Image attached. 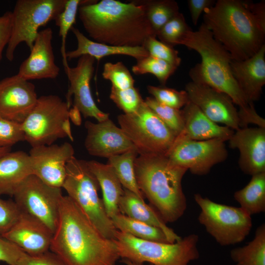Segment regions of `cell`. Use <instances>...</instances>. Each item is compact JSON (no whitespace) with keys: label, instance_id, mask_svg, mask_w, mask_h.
Listing matches in <instances>:
<instances>
[{"label":"cell","instance_id":"74e56055","mask_svg":"<svg viewBox=\"0 0 265 265\" xmlns=\"http://www.w3.org/2000/svg\"><path fill=\"white\" fill-rule=\"evenodd\" d=\"M102 76L104 79L109 80L112 86L117 89L124 90L134 86L135 80L122 62L105 63Z\"/></svg>","mask_w":265,"mask_h":265},{"label":"cell","instance_id":"7c38bea8","mask_svg":"<svg viewBox=\"0 0 265 265\" xmlns=\"http://www.w3.org/2000/svg\"><path fill=\"white\" fill-rule=\"evenodd\" d=\"M61 188L50 186L32 174L21 183L13 196L22 212L40 221L54 234L63 196Z\"/></svg>","mask_w":265,"mask_h":265},{"label":"cell","instance_id":"e575fe53","mask_svg":"<svg viewBox=\"0 0 265 265\" xmlns=\"http://www.w3.org/2000/svg\"><path fill=\"white\" fill-rule=\"evenodd\" d=\"M144 102L177 137L182 133L184 128V120L182 109H175L162 104L153 97H146Z\"/></svg>","mask_w":265,"mask_h":265},{"label":"cell","instance_id":"cb8c5ba5","mask_svg":"<svg viewBox=\"0 0 265 265\" xmlns=\"http://www.w3.org/2000/svg\"><path fill=\"white\" fill-rule=\"evenodd\" d=\"M71 30L76 38L77 47L74 50L66 52L67 60L88 55L99 60L107 56L120 54L130 56L137 60L149 55L148 52L143 46L120 47L105 44L89 39L78 28L74 26Z\"/></svg>","mask_w":265,"mask_h":265},{"label":"cell","instance_id":"3957f363","mask_svg":"<svg viewBox=\"0 0 265 265\" xmlns=\"http://www.w3.org/2000/svg\"><path fill=\"white\" fill-rule=\"evenodd\" d=\"M203 20L233 60L251 57L265 44V24L252 13L245 1L218 0L205 10Z\"/></svg>","mask_w":265,"mask_h":265},{"label":"cell","instance_id":"d6a6232c","mask_svg":"<svg viewBox=\"0 0 265 265\" xmlns=\"http://www.w3.org/2000/svg\"><path fill=\"white\" fill-rule=\"evenodd\" d=\"M96 0H67L65 7L56 17L55 24L59 28V35L61 39V53L63 66L68 65L66 58V41L68 33L75 23L76 16L80 6L91 3Z\"/></svg>","mask_w":265,"mask_h":265},{"label":"cell","instance_id":"681fc988","mask_svg":"<svg viewBox=\"0 0 265 265\" xmlns=\"http://www.w3.org/2000/svg\"><path fill=\"white\" fill-rule=\"evenodd\" d=\"M11 148L0 147V157L11 151Z\"/></svg>","mask_w":265,"mask_h":265},{"label":"cell","instance_id":"6da1fadb","mask_svg":"<svg viewBox=\"0 0 265 265\" xmlns=\"http://www.w3.org/2000/svg\"><path fill=\"white\" fill-rule=\"evenodd\" d=\"M50 250L65 265H115L120 259L113 240L104 237L68 195L61 199Z\"/></svg>","mask_w":265,"mask_h":265},{"label":"cell","instance_id":"f546056e","mask_svg":"<svg viewBox=\"0 0 265 265\" xmlns=\"http://www.w3.org/2000/svg\"><path fill=\"white\" fill-rule=\"evenodd\" d=\"M115 228L139 239L170 242L160 229L132 219L120 212L111 218Z\"/></svg>","mask_w":265,"mask_h":265},{"label":"cell","instance_id":"ba28073f","mask_svg":"<svg viewBox=\"0 0 265 265\" xmlns=\"http://www.w3.org/2000/svg\"><path fill=\"white\" fill-rule=\"evenodd\" d=\"M70 108L57 95L39 97L35 107L21 124L25 140L31 147L50 145L66 137L73 141Z\"/></svg>","mask_w":265,"mask_h":265},{"label":"cell","instance_id":"ab89813d","mask_svg":"<svg viewBox=\"0 0 265 265\" xmlns=\"http://www.w3.org/2000/svg\"><path fill=\"white\" fill-rule=\"evenodd\" d=\"M143 47L147 50L149 55L154 57L166 61L178 67L181 63V58L178 51L173 47L158 40L156 36L148 37Z\"/></svg>","mask_w":265,"mask_h":265},{"label":"cell","instance_id":"4fadbf2b","mask_svg":"<svg viewBox=\"0 0 265 265\" xmlns=\"http://www.w3.org/2000/svg\"><path fill=\"white\" fill-rule=\"evenodd\" d=\"M225 142L221 139L197 141L177 137L166 156L172 163L194 175H206L213 166L227 159Z\"/></svg>","mask_w":265,"mask_h":265},{"label":"cell","instance_id":"603a6c76","mask_svg":"<svg viewBox=\"0 0 265 265\" xmlns=\"http://www.w3.org/2000/svg\"><path fill=\"white\" fill-rule=\"evenodd\" d=\"M184 128L178 136L192 140L202 141L212 139L229 140L234 130L217 124L208 117L190 101L182 109Z\"/></svg>","mask_w":265,"mask_h":265},{"label":"cell","instance_id":"f1b7e54d","mask_svg":"<svg viewBox=\"0 0 265 265\" xmlns=\"http://www.w3.org/2000/svg\"><path fill=\"white\" fill-rule=\"evenodd\" d=\"M230 256L235 265H265V224L257 227L247 244L232 249Z\"/></svg>","mask_w":265,"mask_h":265},{"label":"cell","instance_id":"d590c367","mask_svg":"<svg viewBox=\"0 0 265 265\" xmlns=\"http://www.w3.org/2000/svg\"><path fill=\"white\" fill-rule=\"evenodd\" d=\"M190 30L184 15L179 12L160 28L157 34V37L160 41L173 47L180 45Z\"/></svg>","mask_w":265,"mask_h":265},{"label":"cell","instance_id":"484cf974","mask_svg":"<svg viewBox=\"0 0 265 265\" xmlns=\"http://www.w3.org/2000/svg\"><path fill=\"white\" fill-rule=\"evenodd\" d=\"M32 174L29 156L23 151L0 157V195L13 196L21 183Z\"/></svg>","mask_w":265,"mask_h":265},{"label":"cell","instance_id":"7a4b0ae2","mask_svg":"<svg viewBox=\"0 0 265 265\" xmlns=\"http://www.w3.org/2000/svg\"><path fill=\"white\" fill-rule=\"evenodd\" d=\"M79 19L94 41L115 46H143L156 36L141 1L102 0L80 6Z\"/></svg>","mask_w":265,"mask_h":265},{"label":"cell","instance_id":"4dcf8cb0","mask_svg":"<svg viewBox=\"0 0 265 265\" xmlns=\"http://www.w3.org/2000/svg\"><path fill=\"white\" fill-rule=\"evenodd\" d=\"M138 154L136 151H130L108 158L107 164L113 169L124 188L135 193L144 199L135 179L134 162Z\"/></svg>","mask_w":265,"mask_h":265},{"label":"cell","instance_id":"f35d334b","mask_svg":"<svg viewBox=\"0 0 265 265\" xmlns=\"http://www.w3.org/2000/svg\"><path fill=\"white\" fill-rule=\"evenodd\" d=\"M109 98L124 114L135 112L144 102L138 90L134 86L124 90L111 86Z\"/></svg>","mask_w":265,"mask_h":265},{"label":"cell","instance_id":"277c9868","mask_svg":"<svg viewBox=\"0 0 265 265\" xmlns=\"http://www.w3.org/2000/svg\"><path fill=\"white\" fill-rule=\"evenodd\" d=\"M134 168L140 190L163 220L166 223L179 219L187 207L182 182L187 170L159 155H139Z\"/></svg>","mask_w":265,"mask_h":265},{"label":"cell","instance_id":"d6986e66","mask_svg":"<svg viewBox=\"0 0 265 265\" xmlns=\"http://www.w3.org/2000/svg\"><path fill=\"white\" fill-rule=\"evenodd\" d=\"M232 149L239 153L241 171L251 176L265 172V128L245 127L234 131L228 140Z\"/></svg>","mask_w":265,"mask_h":265},{"label":"cell","instance_id":"8fae6325","mask_svg":"<svg viewBox=\"0 0 265 265\" xmlns=\"http://www.w3.org/2000/svg\"><path fill=\"white\" fill-rule=\"evenodd\" d=\"M67 0H18L12 14L11 35L6 57L12 61L16 48L25 43L32 49L40 27L54 20L63 10Z\"/></svg>","mask_w":265,"mask_h":265},{"label":"cell","instance_id":"ee69618b","mask_svg":"<svg viewBox=\"0 0 265 265\" xmlns=\"http://www.w3.org/2000/svg\"><path fill=\"white\" fill-rule=\"evenodd\" d=\"M17 265H65L54 253L49 251L37 256L26 253L20 259Z\"/></svg>","mask_w":265,"mask_h":265},{"label":"cell","instance_id":"e0dca14e","mask_svg":"<svg viewBox=\"0 0 265 265\" xmlns=\"http://www.w3.org/2000/svg\"><path fill=\"white\" fill-rule=\"evenodd\" d=\"M32 82L17 74L0 81V116L22 124L38 100Z\"/></svg>","mask_w":265,"mask_h":265},{"label":"cell","instance_id":"83f0119b","mask_svg":"<svg viewBox=\"0 0 265 265\" xmlns=\"http://www.w3.org/2000/svg\"><path fill=\"white\" fill-rule=\"evenodd\" d=\"M234 198L248 214L265 212V172L252 176L249 183L235 192Z\"/></svg>","mask_w":265,"mask_h":265},{"label":"cell","instance_id":"8d00e7d4","mask_svg":"<svg viewBox=\"0 0 265 265\" xmlns=\"http://www.w3.org/2000/svg\"><path fill=\"white\" fill-rule=\"evenodd\" d=\"M147 89L158 102L175 109H181L190 102L185 90L178 91L165 86L153 85H148Z\"/></svg>","mask_w":265,"mask_h":265},{"label":"cell","instance_id":"5bb4252c","mask_svg":"<svg viewBox=\"0 0 265 265\" xmlns=\"http://www.w3.org/2000/svg\"><path fill=\"white\" fill-rule=\"evenodd\" d=\"M95 60L93 57L84 55L79 58L76 66L64 67L69 81L66 102L71 108L73 96V106L84 118H94L101 122L108 119L109 114L98 108L91 94L90 81L94 71Z\"/></svg>","mask_w":265,"mask_h":265},{"label":"cell","instance_id":"9a60e30c","mask_svg":"<svg viewBox=\"0 0 265 265\" xmlns=\"http://www.w3.org/2000/svg\"><path fill=\"white\" fill-rule=\"evenodd\" d=\"M190 101L209 119L234 131L239 129L238 110L226 94L207 85L192 81L185 86Z\"/></svg>","mask_w":265,"mask_h":265},{"label":"cell","instance_id":"c3c4849f","mask_svg":"<svg viewBox=\"0 0 265 265\" xmlns=\"http://www.w3.org/2000/svg\"><path fill=\"white\" fill-rule=\"evenodd\" d=\"M80 114V111L76 107L73 106L69 109L70 120H72L75 125H80L81 121Z\"/></svg>","mask_w":265,"mask_h":265},{"label":"cell","instance_id":"4316f807","mask_svg":"<svg viewBox=\"0 0 265 265\" xmlns=\"http://www.w3.org/2000/svg\"><path fill=\"white\" fill-rule=\"evenodd\" d=\"M87 163L101 188L104 206L111 218L120 212L119 202L124 192L123 186L109 164L95 160L87 161Z\"/></svg>","mask_w":265,"mask_h":265},{"label":"cell","instance_id":"ffe728a7","mask_svg":"<svg viewBox=\"0 0 265 265\" xmlns=\"http://www.w3.org/2000/svg\"><path fill=\"white\" fill-rule=\"evenodd\" d=\"M53 32L51 27L39 31L29 56L21 63L18 73L27 80L54 79L60 71L55 62L52 46Z\"/></svg>","mask_w":265,"mask_h":265},{"label":"cell","instance_id":"836d02e7","mask_svg":"<svg viewBox=\"0 0 265 265\" xmlns=\"http://www.w3.org/2000/svg\"><path fill=\"white\" fill-rule=\"evenodd\" d=\"M177 68L178 67L166 61L149 55L137 60L132 70L135 75L152 74L163 85Z\"/></svg>","mask_w":265,"mask_h":265},{"label":"cell","instance_id":"60d3db41","mask_svg":"<svg viewBox=\"0 0 265 265\" xmlns=\"http://www.w3.org/2000/svg\"><path fill=\"white\" fill-rule=\"evenodd\" d=\"M24 140L22 124L0 116V147L11 148Z\"/></svg>","mask_w":265,"mask_h":265},{"label":"cell","instance_id":"bcb514c9","mask_svg":"<svg viewBox=\"0 0 265 265\" xmlns=\"http://www.w3.org/2000/svg\"><path fill=\"white\" fill-rule=\"evenodd\" d=\"M12 26V14L7 11L0 16V62L4 48L10 40Z\"/></svg>","mask_w":265,"mask_h":265},{"label":"cell","instance_id":"5b68a950","mask_svg":"<svg viewBox=\"0 0 265 265\" xmlns=\"http://www.w3.org/2000/svg\"><path fill=\"white\" fill-rule=\"evenodd\" d=\"M180 45L196 51L201 58L189 72L192 81L226 94L239 108L253 103L247 101L233 77L230 53L203 23L196 31L189 30Z\"/></svg>","mask_w":265,"mask_h":265},{"label":"cell","instance_id":"f6af8a7d","mask_svg":"<svg viewBox=\"0 0 265 265\" xmlns=\"http://www.w3.org/2000/svg\"><path fill=\"white\" fill-rule=\"evenodd\" d=\"M239 128L247 127L250 124H255L257 127L265 128V120L257 112L254 103H251L245 108L238 110Z\"/></svg>","mask_w":265,"mask_h":265},{"label":"cell","instance_id":"b9f144b4","mask_svg":"<svg viewBox=\"0 0 265 265\" xmlns=\"http://www.w3.org/2000/svg\"><path fill=\"white\" fill-rule=\"evenodd\" d=\"M22 211L14 201L0 197V236L8 231L19 219Z\"/></svg>","mask_w":265,"mask_h":265},{"label":"cell","instance_id":"1f68e13d","mask_svg":"<svg viewBox=\"0 0 265 265\" xmlns=\"http://www.w3.org/2000/svg\"><path fill=\"white\" fill-rule=\"evenodd\" d=\"M141 1L145 6L147 20L156 36L160 28L180 12L177 2L173 0Z\"/></svg>","mask_w":265,"mask_h":265},{"label":"cell","instance_id":"7402d4cb","mask_svg":"<svg viewBox=\"0 0 265 265\" xmlns=\"http://www.w3.org/2000/svg\"><path fill=\"white\" fill-rule=\"evenodd\" d=\"M232 74L249 103L258 101L265 84V44L253 56L232 60Z\"/></svg>","mask_w":265,"mask_h":265},{"label":"cell","instance_id":"44dd1931","mask_svg":"<svg viewBox=\"0 0 265 265\" xmlns=\"http://www.w3.org/2000/svg\"><path fill=\"white\" fill-rule=\"evenodd\" d=\"M53 235L40 221L22 212L10 230L0 236L17 245L27 254L37 256L49 251Z\"/></svg>","mask_w":265,"mask_h":265},{"label":"cell","instance_id":"52a82bcc","mask_svg":"<svg viewBox=\"0 0 265 265\" xmlns=\"http://www.w3.org/2000/svg\"><path fill=\"white\" fill-rule=\"evenodd\" d=\"M62 188L106 238L113 240L117 229L105 211L98 195L100 186L87 161L73 157L67 163Z\"/></svg>","mask_w":265,"mask_h":265},{"label":"cell","instance_id":"30bf717a","mask_svg":"<svg viewBox=\"0 0 265 265\" xmlns=\"http://www.w3.org/2000/svg\"><path fill=\"white\" fill-rule=\"evenodd\" d=\"M194 199L200 209L199 222L221 246L240 243L249 234L251 216L240 207L218 203L199 193Z\"/></svg>","mask_w":265,"mask_h":265},{"label":"cell","instance_id":"d4e9b609","mask_svg":"<svg viewBox=\"0 0 265 265\" xmlns=\"http://www.w3.org/2000/svg\"><path fill=\"white\" fill-rule=\"evenodd\" d=\"M121 213L132 219L160 229L169 241L175 242L181 239L173 230L169 228L158 212L132 192L124 188L119 202Z\"/></svg>","mask_w":265,"mask_h":265},{"label":"cell","instance_id":"8992f818","mask_svg":"<svg viewBox=\"0 0 265 265\" xmlns=\"http://www.w3.org/2000/svg\"><path fill=\"white\" fill-rule=\"evenodd\" d=\"M113 240L122 260L140 265H189L200 257L195 234L171 243L143 240L117 230Z\"/></svg>","mask_w":265,"mask_h":265},{"label":"cell","instance_id":"7bdbcfd3","mask_svg":"<svg viewBox=\"0 0 265 265\" xmlns=\"http://www.w3.org/2000/svg\"><path fill=\"white\" fill-rule=\"evenodd\" d=\"M25 254L17 245L0 236V261L8 265H17Z\"/></svg>","mask_w":265,"mask_h":265},{"label":"cell","instance_id":"9c48e42d","mask_svg":"<svg viewBox=\"0 0 265 265\" xmlns=\"http://www.w3.org/2000/svg\"><path fill=\"white\" fill-rule=\"evenodd\" d=\"M117 120L139 155L166 156L177 138L144 100L135 112L120 114Z\"/></svg>","mask_w":265,"mask_h":265},{"label":"cell","instance_id":"f907efd6","mask_svg":"<svg viewBox=\"0 0 265 265\" xmlns=\"http://www.w3.org/2000/svg\"><path fill=\"white\" fill-rule=\"evenodd\" d=\"M122 262L125 264H126V265H140V264L134 263L129 261L125 260H122ZM149 265H152L149 264Z\"/></svg>","mask_w":265,"mask_h":265},{"label":"cell","instance_id":"ac0fdd59","mask_svg":"<svg viewBox=\"0 0 265 265\" xmlns=\"http://www.w3.org/2000/svg\"><path fill=\"white\" fill-rule=\"evenodd\" d=\"M84 126L87 131L84 146L92 156L108 159L128 151H136L122 129L109 118L97 123L86 121Z\"/></svg>","mask_w":265,"mask_h":265},{"label":"cell","instance_id":"7dc6e473","mask_svg":"<svg viewBox=\"0 0 265 265\" xmlns=\"http://www.w3.org/2000/svg\"><path fill=\"white\" fill-rule=\"evenodd\" d=\"M215 2L214 0H188L187 5L192 23L197 25L201 14L205 10L212 6Z\"/></svg>","mask_w":265,"mask_h":265},{"label":"cell","instance_id":"2e32d148","mask_svg":"<svg viewBox=\"0 0 265 265\" xmlns=\"http://www.w3.org/2000/svg\"><path fill=\"white\" fill-rule=\"evenodd\" d=\"M32 174L45 184L62 188L66 174V164L74 156L68 142L31 147L29 151Z\"/></svg>","mask_w":265,"mask_h":265}]
</instances>
